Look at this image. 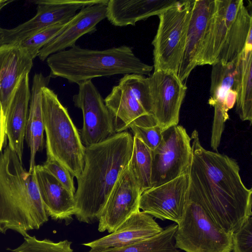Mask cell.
Returning a JSON list of instances; mask_svg holds the SVG:
<instances>
[{"label": "cell", "mask_w": 252, "mask_h": 252, "mask_svg": "<svg viewBox=\"0 0 252 252\" xmlns=\"http://www.w3.org/2000/svg\"><path fill=\"white\" fill-rule=\"evenodd\" d=\"M190 137L189 190L214 221L232 233L252 216V189L243 183L234 159L205 149L195 129Z\"/></svg>", "instance_id": "obj_1"}, {"label": "cell", "mask_w": 252, "mask_h": 252, "mask_svg": "<svg viewBox=\"0 0 252 252\" xmlns=\"http://www.w3.org/2000/svg\"><path fill=\"white\" fill-rule=\"evenodd\" d=\"M69 21L55 24L44 28L16 44L33 60L38 56L40 50L43 46L64 30Z\"/></svg>", "instance_id": "obj_28"}, {"label": "cell", "mask_w": 252, "mask_h": 252, "mask_svg": "<svg viewBox=\"0 0 252 252\" xmlns=\"http://www.w3.org/2000/svg\"><path fill=\"white\" fill-rule=\"evenodd\" d=\"M6 135V117L0 103V152L2 151Z\"/></svg>", "instance_id": "obj_33"}, {"label": "cell", "mask_w": 252, "mask_h": 252, "mask_svg": "<svg viewBox=\"0 0 252 252\" xmlns=\"http://www.w3.org/2000/svg\"><path fill=\"white\" fill-rule=\"evenodd\" d=\"M51 78L49 75L45 76L41 73H35L33 77L25 138L30 151L29 172L34 170L36 154L43 147L44 126L42 113V88L48 86Z\"/></svg>", "instance_id": "obj_24"}, {"label": "cell", "mask_w": 252, "mask_h": 252, "mask_svg": "<svg viewBox=\"0 0 252 252\" xmlns=\"http://www.w3.org/2000/svg\"><path fill=\"white\" fill-rule=\"evenodd\" d=\"M4 36V29L0 26V46L2 45L3 40Z\"/></svg>", "instance_id": "obj_34"}, {"label": "cell", "mask_w": 252, "mask_h": 252, "mask_svg": "<svg viewBox=\"0 0 252 252\" xmlns=\"http://www.w3.org/2000/svg\"><path fill=\"white\" fill-rule=\"evenodd\" d=\"M32 61L17 44L0 46V103L5 117L18 84L32 68Z\"/></svg>", "instance_id": "obj_19"}, {"label": "cell", "mask_w": 252, "mask_h": 252, "mask_svg": "<svg viewBox=\"0 0 252 252\" xmlns=\"http://www.w3.org/2000/svg\"><path fill=\"white\" fill-rule=\"evenodd\" d=\"M12 0H0V10L4 6L7 5L8 3L12 2Z\"/></svg>", "instance_id": "obj_35"}, {"label": "cell", "mask_w": 252, "mask_h": 252, "mask_svg": "<svg viewBox=\"0 0 252 252\" xmlns=\"http://www.w3.org/2000/svg\"><path fill=\"white\" fill-rule=\"evenodd\" d=\"M163 229L152 216L139 211L133 214L113 232L82 245L91 249L121 248L153 237Z\"/></svg>", "instance_id": "obj_20"}, {"label": "cell", "mask_w": 252, "mask_h": 252, "mask_svg": "<svg viewBox=\"0 0 252 252\" xmlns=\"http://www.w3.org/2000/svg\"><path fill=\"white\" fill-rule=\"evenodd\" d=\"M189 188V178L186 173L144 191L140 196L139 209L153 217L178 224L186 208Z\"/></svg>", "instance_id": "obj_14"}, {"label": "cell", "mask_w": 252, "mask_h": 252, "mask_svg": "<svg viewBox=\"0 0 252 252\" xmlns=\"http://www.w3.org/2000/svg\"><path fill=\"white\" fill-rule=\"evenodd\" d=\"M42 113L47 158L56 160L77 178L83 169L85 147L67 108L48 86L42 88Z\"/></svg>", "instance_id": "obj_6"}, {"label": "cell", "mask_w": 252, "mask_h": 252, "mask_svg": "<svg viewBox=\"0 0 252 252\" xmlns=\"http://www.w3.org/2000/svg\"><path fill=\"white\" fill-rule=\"evenodd\" d=\"M231 252H252V217H248L232 233Z\"/></svg>", "instance_id": "obj_30"}, {"label": "cell", "mask_w": 252, "mask_h": 252, "mask_svg": "<svg viewBox=\"0 0 252 252\" xmlns=\"http://www.w3.org/2000/svg\"><path fill=\"white\" fill-rule=\"evenodd\" d=\"M177 224H172L149 238L121 248L91 249L88 252H181L175 244Z\"/></svg>", "instance_id": "obj_26"}, {"label": "cell", "mask_w": 252, "mask_h": 252, "mask_svg": "<svg viewBox=\"0 0 252 252\" xmlns=\"http://www.w3.org/2000/svg\"><path fill=\"white\" fill-rule=\"evenodd\" d=\"M108 1L84 7L79 10L64 30L40 50L39 59L44 61L53 54L74 46L83 35L94 32L97 24L106 18Z\"/></svg>", "instance_id": "obj_18"}, {"label": "cell", "mask_w": 252, "mask_h": 252, "mask_svg": "<svg viewBox=\"0 0 252 252\" xmlns=\"http://www.w3.org/2000/svg\"><path fill=\"white\" fill-rule=\"evenodd\" d=\"M104 101L114 118L116 133L139 125L151 115L147 77L142 75H124Z\"/></svg>", "instance_id": "obj_9"}, {"label": "cell", "mask_w": 252, "mask_h": 252, "mask_svg": "<svg viewBox=\"0 0 252 252\" xmlns=\"http://www.w3.org/2000/svg\"><path fill=\"white\" fill-rule=\"evenodd\" d=\"M107 0H39L35 15L11 29H4L3 44H15L50 26L69 21L84 7Z\"/></svg>", "instance_id": "obj_13"}, {"label": "cell", "mask_w": 252, "mask_h": 252, "mask_svg": "<svg viewBox=\"0 0 252 252\" xmlns=\"http://www.w3.org/2000/svg\"><path fill=\"white\" fill-rule=\"evenodd\" d=\"M191 141L182 126L163 131L160 143L152 151V187L187 173L191 156Z\"/></svg>", "instance_id": "obj_10"}, {"label": "cell", "mask_w": 252, "mask_h": 252, "mask_svg": "<svg viewBox=\"0 0 252 252\" xmlns=\"http://www.w3.org/2000/svg\"><path fill=\"white\" fill-rule=\"evenodd\" d=\"M46 63L51 78L61 77L78 85L99 77L127 74L150 75L154 69L126 45L99 50L75 45L51 55Z\"/></svg>", "instance_id": "obj_4"}, {"label": "cell", "mask_w": 252, "mask_h": 252, "mask_svg": "<svg viewBox=\"0 0 252 252\" xmlns=\"http://www.w3.org/2000/svg\"><path fill=\"white\" fill-rule=\"evenodd\" d=\"M23 242L11 252H74L72 242L67 240L55 242L49 239L40 240L29 234L24 237Z\"/></svg>", "instance_id": "obj_29"}, {"label": "cell", "mask_w": 252, "mask_h": 252, "mask_svg": "<svg viewBox=\"0 0 252 252\" xmlns=\"http://www.w3.org/2000/svg\"><path fill=\"white\" fill-rule=\"evenodd\" d=\"M141 194L138 185L127 167L117 181L101 212L98 231L112 233L133 214L140 211Z\"/></svg>", "instance_id": "obj_15"}, {"label": "cell", "mask_w": 252, "mask_h": 252, "mask_svg": "<svg viewBox=\"0 0 252 252\" xmlns=\"http://www.w3.org/2000/svg\"><path fill=\"white\" fill-rule=\"evenodd\" d=\"M151 115L163 131L178 125L187 87L173 72L157 70L147 77Z\"/></svg>", "instance_id": "obj_12"}, {"label": "cell", "mask_w": 252, "mask_h": 252, "mask_svg": "<svg viewBox=\"0 0 252 252\" xmlns=\"http://www.w3.org/2000/svg\"><path fill=\"white\" fill-rule=\"evenodd\" d=\"M133 136L126 131L85 147L83 170L76 178L75 216L80 222L98 221L108 197L131 157Z\"/></svg>", "instance_id": "obj_2"}, {"label": "cell", "mask_w": 252, "mask_h": 252, "mask_svg": "<svg viewBox=\"0 0 252 252\" xmlns=\"http://www.w3.org/2000/svg\"><path fill=\"white\" fill-rule=\"evenodd\" d=\"M34 171L40 197L48 216L55 220H64L66 224L70 223L75 212L74 195L42 165H35Z\"/></svg>", "instance_id": "obj_21"}, {"label": "cell", "mask_w": 252, "mask_h": 252, "mask_svg": "<svg viewBox=\"0 0 252 252\" xmlns=\"http://www.w3.org/2000/svg\"><path fill=\"white\" fill-rule=\"evenodd\" d=\"M34 169L27 171L7 146L0 152V232L12 230L25 237L48 220Z\"/></svg>", "instance_id": "obj_3"}, {"label": "cell", "mask_w": 252, "mask_h": 252, "mask_svg": "<svg viewBox=\"0 0 252 252\" xmlns=\"http://www.w3.org/2000/svg\"><path fill=\"white\" fill-rule=\"evenodd\" d=\"M42 166L69 192L73 195L75 194L76 189L73 181L74 177L66 168L56 160L48 158H47Z\"/></svg>", "instance_id": "obj_32"}, {"label": "cell", "mask_w": 252, "mask_h": 252, "mask_svg": "<svg viewBox=\"0 0 252 252\" xmlns=\"http://www.w3.org/2000/svg\"><path fill=\"white\" fill-rule=\"evenodd\" d=\"M128 168L134 177L141 193L152 187V151L135 136Z\"/></svg>", "instance_id": "obj_27"}, {"label": "cell", "mask_w": 252, "mask_h": 252, "mask_svg": "<svg viewBox=\"0 0 252 252\" xmlns=\"http://www.w3.org/2000/svg\"><path fill=\"white\" fill-rule=\"evenodd\" d=\"M193 0H179L158 16L159 22L152 42L154 71L177 75L183 54Z\"/></svg>", "instance_id": "obj_8"}, {"label": "cell", "mask_w": 252, "mask_h": 252, "mask_svg": "<svg viewBox=\"0 0 252 252\" xmlns=\"http://www.w3.org/2000/svg\"><path fill=\"white\" fill-rule=\"evenodd\" d=\"M237 61L228 64L218 63L212 65L210 97L208 103L214 107L211 139L215 142L221 140L225 123L229 118L228 112L236 103Z\"/></svg>", "instance_id": "obj_16"}, {"label": "cell", "mask_w": 252, "mask_h": 252, "mask_svg": "<svg viewBox=\"0 0 252 252\" xmlns=\"http://www.w3.org/2000/svg\"><path fill=\"white\" fill-rule=\"evenodd\" d=\"M236 111L243 121L252 123V34L239 57L236 67Z\"/></svg>", "instance_id": "obj_25"}, {"label": "cell", "mask_w": 252, "mask_h": 252, "mask_svg": "<svg viewBox=\"0 0 252 252\" xmlns=\"http://www.w3.org/2000/svg\"><path fill=\"white\" fill-rule=\"evenodd\" d=\"M73 96L75 107L83 113V125L79 133L85 147L100 143L116 133L114 118L92 80L78 84Z\"/></svg>", "instance_id": "obj_11"}, {"label": "cell", "mask_w": 252, "mask_h": 252, "mask_svg": "<svg viewBox=\"0 0 252 252\" xmlns=\"http://www.w3.org/2000/svg\"><path fill=\"white\" fill-rule=\"evenodd\" d=\"M129 128L133 136L139 139L151 150H154L160 143L163 131L158 126H141L131 124Z\"/></svg>", "instance_id": "obj_31"}, {"label": "cell", "mask_w": 252, "mask_h": 252, "mask_svg": "<svg viewBox=\"0 0 252 252\" xmlns=\"http://www.w3.org/2000/svg\"><path fill=\"white\" fill-rule=\"evenodd\" d=\"M31 91L29 74L18 84L6 116V135L8 146L22 163L24 141L29 117Z\"/></svg>", "instance_id": "obj_22"}, {"label": "cell", "mask_w": 252, "mask_h": 252, "mask_svg": "<svg viewBox=\"0 0 252 252\" xmlns=\"http://www.w3.org/2000/svg\"><path fill=\"white\" fill-rule=\"evenodd\" d=\"M179 0H108L106 16L117 27L134 26L140 21L158 16Z\"/></svg>", "instance_id": "obj_23"}, {"label": "cell", "mask_w": 252, "mask_h": 252, "mask_svg": "<svg viewBox=\"0 0 252 252\" xmlns=\"http://www.w3.org/2000/svg\"><path fill=\"white\" fill-rule=\"evenodd\" d=\"M174 240L176 247L185 252H231L232 250V233L214 221L189 188Z\"/></svg>", "instance_id": "obj_7"}, {"label": "cell", "mask_w": 252, "mask_h": 252, "mask_svg": "<svg viewBox=\"0 0 252 252\" xmlns=\"http://www.w3.org/2000/svg\"><path fill=\"white\" fill-rule=\"evenodd\" d=\"M197 66L237 61L252 34V16L242 0H215Z\"/></svg>", "instance_id": "obj_5"}, {"label": "cell", "mask_w": 252, "mask_h": 252, "mask_svg": "<svg viewBox=\"0 0 252 252\" xmlns=\"http://www.w3.org/2000/svg\"><path fill=\"white\" fill-rule=\"evenodd\" d=\"M215 4V0H193L185 48L177 73L182 82L197 66L204 36Z\"/></svg>", "instance_id": "obj_17"}]
</instances>
